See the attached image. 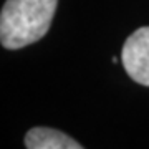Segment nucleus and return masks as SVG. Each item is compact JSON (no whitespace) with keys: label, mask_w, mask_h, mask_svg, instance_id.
Returning <instances> with one entry per match:
<instances>
[{"label":"nucleus","mask_w":149,"mask_h":149,"mask_svg":"<svg viewBox=\"0 0 149 149\" xmlns=\"http://www.w3.org/2000/svg\"><path fill=\"white\" fill-rule=\"evenodd\" d=\"M58 0H7L0 12V43L18 50L38 42L52 25Z\"/></svg>","instance_id":"nucleus-1"},{"label":"nucleus","mask_w":149,"mask_h":149,"mask_svg":"<svg viewBox=\"0 0 149 149\" xmlns=\"http://www.w3.org/2000/svg\"><path fill=\"white\" fill-rule=\"evenodd\" d=\"M123 66L136 83L149 86V27L138 28L128 37L121 52Z\"/></svg>","instance_id":"nucleus-2"},{"label":"nucleus","mask_w":149,"mask_h":149,"mask_svg":"<svg viewBox=\"0 0 149 149\" xmlns=\"http://www.w3.org/2000/svg\"><path fill=\"white\" fill-rule=\"evenodd\" d=\"M25 148L28 149H81L76 143L61 131L52 128H33L25 136Z\"/></svg>","instance_id":"nucleus-3"}]
</instances>
